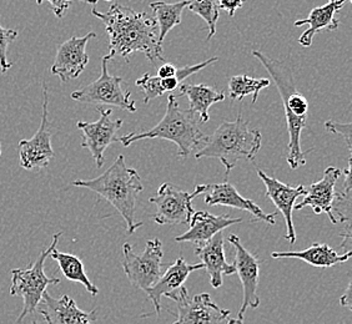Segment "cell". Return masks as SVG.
<instances>
[{
    "mask_svg": "<svg viewBox=\"0 0 352 324\" xmlns=\"http://www.w3.org/2000/svg\"><path fill=\"white\" fill-rule=\"evenodd\" d=\"M163 242L159 238L146 242L142 253H135L129 243L122 244V270L130 284L144 292L151 288L162 277Z\"/></svg>",
    "mask_w": 352,
    "mask_h": 324,
    "instance_id": "7",
    "label": "cell"
},
{
    "mask_svg": "<svg viewBox=\"0 0 352 324\" xmlns=\"http://www.w3.org/2000/svg\"><path fill=\"white\" fill-rule=\"evenodd\" d=\"M18 38V32L13 29H7L0 24V71L6 74L12 64L8 60V47Z\"/></svg>",
    "mask_w": 352,
    "mask_h": 324,
    "instance_id": "31",
    "label": "cell"
},
{
    "mask_svg": "<svg viewBox=\"0 0 352 324\" xmlns=\"http://www.w3.org/2000/svg\"><path fill=\"white\" fill-rule=\"evenodd\" d=\"M33 324H38V323H36V322H33Z\"/></svg>",
    "mask_w": 352,
    "mask_h": 324,
    "instance_id": "43",
    "label": "cell"
},
{
    "mask_svg": "<svg viewBox=\"0 0 352 324\" xmlns=\"http://www.w3.org/2000/svg\"><path fill=\"white\" fill-rule=\"evenodd\" d=\"M336 1H339V0H329V3H336Z\"/></svg>",
    "mask_w": 352,
    "mask_h": 324,
    "instance_id": "41",
    "label": "cell"
},
{
    "mask_svg": "<svg viewBox=\"0 0 352 324\" xmlns=\"http://www.w3.org/2000/svg\"><path fill=\"white\" fill-rule=\"evenodd\" d=\"M201 195L200 189L195 186L194 192L189 194L176 189L173 183H164L155 196L151 197L150 203L155 205L156 213L153 216L157 224H190L195 209L191 201Z\"/></svg>",
    "mask_w": 352,
    "mask_h": 324,
    "instance_id": "9",
    "label": "cell"
},
{
    "mask_svg": "<svg viewBox=\"0 0 352 324\" xmlns=\"http://www.w3.org/2000/svg\"><path fill=\"white\" fill-rule=\"evenodd\" d=\"M219 61L217 56H212L208 60L199 62L195 65H188L183 68H177V74L174 78L169 79H160L157 75L144 74L140 79L136 80V86L142 89L144 93V104L148 105L151 100H154L156 97L163 96L165 93H173L174 90L180 88L182 82L185 79L190 78L191 75L197 74L199 71H201L204 68L209 67L211 64Z\"/></svg>",
    "mask_w": 352,
    "mask_h": 324,
    "instance_id": "20",
    "label": "cell"
},
{
    "mask_svg": "<svg viewBox=\"0 0 352 324\" xmlns=\"http://www.w3.org/2000/svg\"><path fill=\"white\" fill-rule=\"evenodd\" d=\"M243 222V218H232L229 216H215L210 212L197 211L190 222L189 231L175 238L176 242H191L203 244L221 231L232 224Z\"/></svg>",
    "mask_w": 352,
    "mask_h": 324,
    "instance_id": "21",
    "label": "cell"
},
{
    "mask_svg": "<svg viewBox=\"0 0 352 324\" xmlns=\"http://www.w3.org/2000/svg\"><path fill=\"white\" fill-rule=\"evenodd\" d=\"M200 194L204 195V201L209 206H226L232 209L248 211L256 220L264 221L269 224H275L276 213H265L256 203L249 198L240 195L234 185L225 181L223 183H211V185H197Z\"/></svg>",
    "mask_w": 352,
    "mask_h": 324,
    "instance_id": "15",
    "label": "cell"
},
{
    "mask_svg": "<svg viewBox=\"0 0 352 324\" xmlns=\"http://www.w3.org/2000/svg\"><path fill=\"white\" fill-rule=\"evenodd\" d=\"M350 149V157H349V169L342 171V175L345 176L344 181V191H352V145H349Z\"/></svg>",
    "mask_w": 352,
    "mask_h": 324,
    "instance_id": "36",
    "label": "cell"
},
{
    "mask_svg": "<svg viewBox=\"0 0 352 324\" xmlns=\"http://www.w3.org/2000/svg\"><path fill=\"white\" fill-rule=\"evenodd\" d=\"M342 237V243H341V250L346 251L349 244H352V224H347L346 230L340 235Z\"/></svg>",
    "mask_w": 352,
    "mask_h": 324,
    "instance_id": "38",
    "label": "cell"
},
{
    "mask_svg": "<svg viewBox=\"0 0 352 324\" xmlns=\"http://www.w3.org/2000/svg\"><path fill=\"white\" fill-rule=\"evenodd\" d=\"M91 14L105 25L111 59L120 56L129 62L134 53H142L151 62L164 60L163 47L159 45L157 23L148 14L138 13L119 3L113 4L107 13L93 8Z\"/></svg>",
    "mask_w": 352,
    "mask_h": 324,
    "instance_id": "1",
    "label": "cell"
},
{
    "mask_svg": "<svg viewBox=\"0 0 352 324\" xmlns=\"http://www.w3.org/2000/svg\"><path fill=\"white\" fill-rule=\"evenodd\" d=\"M332 212L338 223L352 224V191H342L336 195Z\"/></svg>",
    "mask_w": 352,
    "mask_h": 324,
    "instance_id": "30",
    "label": "cell"
},
{
    "mask_svg": "<svg viewBox=\"0 0 352 324\" xmlns=\"http://www.w3.org/2000/svg\"><path fill=\"white\" fill-rule=\"evenodd\" d=\"M252 55L269 71L271 78L276 84L278 94L284 104L289 132V152L286 159L287 163L292 170L305 166V155L309 151H302L301 149V132L307 126L309 102L304 95L298 93L292 68L286 62L271 59L267 55L263 54L258 50L252 51Z\"/></svg>",
    "mask_w": 352,
    "mask_h": 324,
    "instance_id": "2",
    "label": "cell"
},
{
    "mask_svg": "<svg viewBox=\"0 0 352 324\" xmlns=\"http://www.w3.org/2000/svg\"><path fill=\"white\" fill-rule=\"evenodd\" d=\"M325 128L331 134L344 137L347 145H352V122L342 124V122L329 120L325 122Z\"/></svg>",
    "mask_w": 352,
    "mask_h": 324,
    "instance_id": "33",
    "label": "cell"
},
{
    "mask_svg": "<svg viewBox=\"0 0 352 324\" xmlns=\"http://www.w3.org/2000/svg\"><path fill=\"white\" fill-rule=\"evenodd\" d=\"M256 172L266 187V197L270 198L272 203L276 206V209L284 216L285 223H286L285 240H287L289 242L294 244L296 242V232L292 221V212L295 209L296 200L298 197L305 196L307 189L304 185L292 187L290 185L281 183L278 178L266 175L263 170L258 169Z\"/></svg>",
    "mask_w": 352,
    "mask_h": 324,
    "instance_id": "16",
    "label": "cell"
},
{
    "mask_svg": "<svg viewBox=\"0 0 352 324\" xmlns=\"http://www.w3.org/2000/svg\"><path fill=\"white\" fill-rule=\"evenodd\" d=\"M219 8L225 10L230 16H234L237 9L244 5V0H217Z\"/></svg>",
    "mask_w": 352,
    "mask_h": 324,
    "instance_id": "34",
    "label": "cell"
},
{
    "mask_svg": "<svg viewBox=\"0 0 352 324\" xmlns=\"http://www.w3.org/2000/svg\"><path fill=\"white\" fill-rule=\"evenodd\" d=\"M0 156H1V145H0Z\"/></svg>",
    "mask_w": 352,
    "mask_h": 324,
    "instance_id": "42",
    "label": "cell"
},
{
    "mask_svg": "<svg viewBox=\"0 0 352 324\" xmlns=\"http://www.w3.org/2000/svg\"><path fill=\"white\" fill-rule=\"evenodd\" d=\"M110 55H104L102 59V73L98 80L89 84L85 88L72 93L75 102L90 105H111L129 113H136L134 100L130 99L131 91H124L122 88L124 79L109 74L108 62Z\"/></svg>",
    "mask_w": 352,
    "mask_h": 324,
    "instance_id": "8",
    "label": "cell"
},
{
    "mask_svg": "<svg viewBox=\"0 0 352 324\" xmlns=\"http://www.w3.org/2000/svg\"><path fill=\"white\" fill-rule=\"evenodd\" d=\"M340 305L349 308L352 312V281L347 286L344 294L340 297L339 299Z\"/></svg>",
    "mask_w": 352,
    "mask_h": 324,
    "instance_id": "37",
    "label": "cell"
},
{
    "mask_svg": "<svg viewBox=\"0 0 352 324\" xmlns=\"http://www.w3.org/2000/svg\"><path fill=\"white\" fill-rule=\"evenodd\" d=\"M100 117L95 122H76L78 128L82 131V148L88 149L93 155L96 167L102 169L105 163L104 152L113 142H118L116 132L122 128V120H111V110L99 108Z\"/></svg>",
    "mask_w": 352,
    "mask_h": 324,
    "instance_id": "13",
    "label": "cell"
},
{
    "mask_svg": "<svg viewBox=\"0 0 352 324\" xmlns=\"http://www.w3.org/2000/svg\"><path fill=\"white\" fill-rule=\"evenodd\" d=\"M186 96L189 100L190 110L197 114L200 117V121L205 122L210 120L209 108L217 102L225 100V93H217L215 89L210 88L205 84H182L180 85V95Z\"/></svg>",
    "mask_w": 352,
    "mask_h": 324,
    "instance_id": "25",
    "label": "cell"
},
{
    "mask_svg": "<svg viewBox=\"0 0 352 324\" xmlns=\"http://www.w3.org/2000/svg\"><path fill=\"white\" fill-rule=\"evenodd\" d=\"M43 96L44 100L41 126L32 139L19 142V163L23 169H45L54 159L55 152L52 146V130L47 119L49 96L45 82L43 84Z\"/></svg>",
    "mask_w": 352,
    "mask_h": 324,
    "instance_id": "11",
    "label": "cell"
},
{
    "mask_svg": "<svg viewBox=\"0 0 352 324\" xmlns=\"http://www.w3.org/2000/svg\"><path fill=\"white\" fill-rule=\"evenodd\" d=\"M189 7V0H182L177 3L154 1L150 4L155 21L159 27V45L163 47L164 39L169 34L170 30L182 23V14L185 8Z\"/></svg>",
    "mask_w": 352,
    "mask_h": 324,
    "instance_id": "27",
    "label": "cell"
},
{
    "mask_svg": "<svg viewBox=\"0 0 352 324\" xmlns=\"http://www.w3.org/2000/svg\"><path fill=\"white\" fill-rule=\"evenodd\" d=\"M263 136L250 128L241 114L234 121H223L208 142L195 154V159H217L225 167L226 177L240 160L254 161L261 149Z\"/></svg>",
    "mask_w": 352,
    "mask_h": 324,
    "instance_id": "4",
    "label": "cell"
},
{
    "mask_svg": "<svg viewBox=\"0 0 352 324\" xmlns=\"http://www.w3.org/2000/svg\"><path fill=\"white\" fill-rule=\"evenodd\" d=\"M197 255L203 261L205 268L210 275V284L212 288L223 286V276H231L236 273L234 264H228L223 251V236L217 233L203 244H197L195 248Z\"/></svg>",
    "mask_w": 352,
    "mask_h": 324,
    "instance_id": "22",
    "label": "cell"
},
{
    "mask_svg": "<svg viewBox=\"0 0 352 324\" xmlns=\"http://www.w3.org/2000/svg\"><path fill=\"white\" fill-rule=\"evenodd\" d=\"M228 324H244V321H241V319H229V322Z\"/></svg>",
    "mask_w": 352,
    "mask_h": 324,
    "instance_id": "39",
    "label": "cell"
},
{
    "mask_svg": "<svg viewBox=\"0 0 352 324\" xmlns=\"http://www.w3.org/2000/svg\"><path fill=\"white\" fill-rule=\"evenodd\" d=\"M190 10L197 14L200 18H203L206 23L209 34L206 40L209 41L217 34V23L219 21V4L217 0H189Z\"/></svg>",
    "mask_w": 352,
    "mask_h": 324,
    "instance_id": "29",
    "label": "cell"
},
{
    "mask_svg": "<svg viewBox=\"0 0 352 324\" xmlns=\"http://www.w3.org/2000/svg\"><path fill=\"white\" fill-rule=\"evenodd\" d=\"M341 1H342V3H344V4H345L346 1H350V3H351V4H352V0H341Z\"/></svg>",
    "mask_w": 352,
    "mask_h": 324,
    "instance_id": "40",
    "label": "cell"
},
{
    "mask_svg": "<svg viewBox=\"0 0 352 324\" xmlns=\"http://www.w3.org/2000/svg\"><path fill=\"white\" fill-rule=\"evenodd\" d=\"M75 187H84L105 198L122 215L129 235H134L142 222H136V197L144 189L138 171L128 167L124 156L119 155L104 174L91 180H76Z\"/></svg>",
    "mask_w": 352,
    "mask_h": 324,
    "instance_id": "3",
    "label": "cell"
},
{
    "mask_svg": "<svg viewBox=\"0 0 352 324\" xmlns=\"http://www.w3.org/2000/svg\"><path fill=\"white\" fill-rule=\"evenodd\" d=\"M271 257L278 258H296L301 259L306 264L320 267V268H329L336 264H344L352 258V250L347 251L344 255H340L339 252L331 248L326 243H312L309 248L298 252H272Z\"/></svg>",
    "mask_w": 352,
    "mask_h": 324,
    "instance_id": "24",
    "label": "cell"
},
{
    "mask_svg": "<svg viewBox=\"0 0 352 324\" xmlns=\"http://www.w3.org/2000/svg\"><path fill=\"white\" fill-rule=\"evenodd\" d=\"M271 81L269 79H256L248 75H236L229 80V96L231 100L241 102L244 97L251 95L252 104L258 102V94L263 89L269 88Z\"/></svg>",
    "mask_w": 352,
    "mask_h": 324,
    "instance_id": "28",
    "label": "cell"
},
{
    "mask_svg": "<svg viewBox=\"0 0 352 324\" xmlns=\"http://www.w3.org/2000/svg\"><path fill=\"white\" fill-rule=\"evenodd\" d=\"M38 311L47 324H93L98 319V310L82 311L68 294L54 298L45 292Z\"/></svg>",
    "mask_w": 352,
    "mask_h": 324,
    "instance_id": "17",
    "label": "cell"
},
{
    "mask_svg": "<svg viewBox=\"0 0 352 324\" xmlns=\"http://www.w3.org/2000/svg\"><path fill=\"white\" fill-rule=\"evenodd\" d=\"M203 268H205L204 264H189L183 257L177 258L174 264H170L166 268L165 273L159 278V281L151 288L145 290L146 296L154 304L155 311L149 314H144L142 318L150 317L155 314L159 316L162 313V298L166 297L170 293L183 287L185 281L194 270H203Z\"/></svg>",
    "mask_w": 352,
    "mask_h": 324,
    "instance_id": "19",
    "label": "cell"
},
{
    "mask_svg": "<svg viewBox=\"0 0 352 324\" xmlns=\"http://www.w3.org/2000/svg\"><path fill=\"white\" fill-rule=\"evenodd\" d=\"M177 307V319L173 324H223L230 311L219 307L208 293L190 297L186 287L168 294Z\"/></svg>",
    "mask_w": 352,
    "mask_h": 324,
    "instance_id": "10",
    "label": "cell"
},
{
    "mask_svg": "<svg viewBox=\"0 0 352 324\" xmlns=\"http://www.w3.org/2000/svg\"><path fill=\"white\" fill-rule=\"evenodd\" d=\"M228 241L232 244L235 250L234 267L243 284L244 298L239 311V319L244 321L245 314L249 308L255 310L260 305V298L258 294L260 261L258 257L245 248L240 237L236 235H230L228 237Z\"/></svg>",
    "mask_w": 352,
    "mask_h": 324,
    "instance_id": "12",
    "label": "cell"
},
{
    "mask_svg": "<svg viewBox=\"0 0 352 324\" xmlns=\"http://www.w3.org/2000/svg\"><path fill=\"white\" fill-rule=\"evenodd\" d=\"M60 236L61 232L55 233L50 246L47 250L43 251L28 268H15L12 270V284L9 292L13 297L23 298L24 302L21 313L16 319V324H21L24 318L38 310L41 298L49 286L60 284L59 278H49L44 270L45 261L53 250L56 248Z\"/></svg>",
    "mask_w": 352,
    "mask_h": 324,
    "instance_id": "6",
    "label": "cell"
},
{
    "mask_svg": "<svg viewBox=\"0 0 352 324\" xmlns=\"http://www.w3.org/2000/svg\"><path fill=\"white\" fill-rule=\"evenodd\" d=\"M145 139H163L174 142L177 146V155L188 159L192 152L197 154L203 148V145L209 140V136L205 135L199 128L197 114L190 108L182 110L175 95H169L166 111L162 121L150 128L149 131L140 134L131 132L129 135L118 137V142H122V146L128 148L134 142Z\"/></svg>",
    "mask_w": 352,
    "mask_h": 324,
    "instance_id": "5",
    "label": "cell"
},
{
    "mask_svg": "<svg viewBox=\"0 0 352 324\" xmlns=\"http://www.w3.org/2000/svg\"><path fill=\"white\" fill-rule=\"evenodd\" d=\"M177 74V68L171 62H165L160 68L157 69V76L160 79H169L174 78Z\"/></svg>",
    "mask_w": 352,
    "mask_h": 324,
    "instance_id": "35",
    "label": "cell"
},
{
    "mask_svg": "<svg viewBox=\"0 0 352 324\" xmlns=\"http://www.w3.org/2000/svg\"><path fill=\"white\" fill-rule=\"evenodd\" d=\"M344 7V3L339 0L336 3H329L322 7L312 9L306 19L295 21V27L309 25L302 35L298 38V43L304 47H311L314 36L321 30H336L340 21L336 19V14Z\"/></svg>",
    "mask_w": 352,
    "mask_h": 324,
    "instance_id": "23",
    "label": "cell"
},
{
    "mask_svg": "<svg viewBox=\"0 0 352 324\" xmlns=\"http://www.w3.org/2000/svg\"><path fill=\"white\" fill-rule=\"evenodd\" d=\"M341 176H342L341 170L333 166L327 167L324 171V177L318 183H312L307 189V194L304 196V200L298 205H295V209L298 211L305 207H311L316 215L325 213L333 224H338V221L332 212V207L338 195L335 191V186Z\"/></svg>",
    "mask_w": 352,
    "mask_h": 324,
    "instance_id": "18",
    "label": "cell"
},
{
    "mask_svg": "<svg viewBox=\"0 0 352 324\" xmlns=\"http://www.w3.org/2000/svg\"><path fill=\"white\" fill-rule=\"evenodd\" d=\"M50 257L59 264V268L63 272L64 277L72 282L82 284L91 296L99 294V288L89 279L88 275L84 268V264L79 257L74 256L72 253H64L56 248L50 253Z\"/></svg>",
    "mask_w": 352,
    "mask_h": 324,
    "instance_id": "26",
    "label": "cell"
},
{
    "mask_svg": "<svg viewBox=\"0 0 352 324\" xmlns=\"http://www.w3.org/2000/svg\"><path fill=\"white\" fill-rule=\"evenodd\" d=\"M44 1H47L52 5V10H53L55 16L60 19V18H63L64 13L68 10L70 3L74 1V0H36V4L41 5ZM79 1L91 4V5H96V3L102 1V0H79ZM104 1H111V0H104Z\"/></svg>",
    "mask_w": 352,
    "mask_h": 324,
    "instance_id": "32",
    "label": "cell"
},
{
    "mask_svg": "<svg viewBox=\"0 0 352 324\" xmlns=\"http://www.w3.org/2000/svg\"><path fill=\"white\" fill-rule=\"evenodd\" d=\"M94 32L82 38L72 36L69 40L59 45L52 65V74L58 76L61 82L76 79L87 68L89 56L85 51L89 40L95 38Z\"/></svg>",
    "mask_w": 352,
    "mask_h": 324,
    "instance_id": "14",
    "label": "cell"
}]
</instances>
